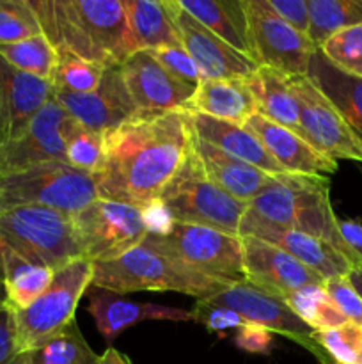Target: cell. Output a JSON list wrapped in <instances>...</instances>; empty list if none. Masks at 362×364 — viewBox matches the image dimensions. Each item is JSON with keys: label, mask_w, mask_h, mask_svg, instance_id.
<instances>
[{"label": "cell", "mask_w": 362, "mask_h": 364, "mask_svg": "<svg viewBox=\"0 0 362 364\" xmlns=\"http://www.w3.org/2000/svg\"><path fill=\"white\" fill-rule=\"evenodd\" d=\"M243 127L261 141V144L286 173L323 176L337 171L336 160L323 156L295 132L266 119L259 112L252 114Z\"/></svg>", "instance_id": "cell-20"}, {"label": "cell", "mask_w": 362, "mask_h": 364, "mask_svg": "<svg viewBox=\"0 0 362 364\" xmlns=\"http://www.w3.org/2000/svg\"><path fill=\"white\" fill-rule=\"evenodd\" d=\"M6 301V297H4V284H2V277H0V302Z\"/></svg>", "instance_id": "cell-51"}, {"label": "cell", "mask_w": 362, "mask_h": 364, "mask_svg": "<svg viewBox=\"0 0 362 364\" xmlns=\"http://www.w3.org/2000/svg\"><path fill=\"white\" fill-rule=\"evenodd\" d=\"M190 110L138 114L103 135L105 160L94 174L98 198L144 208L160 198L192 149Z\"/></svg>", "instance_id": "cell-1"}, {"label": "cell", "mask_w": 362, "mask_h": 364, "mask_svg": "<svg viewBox=\"0 0 362 364\" xmlns=\"http://www.w3.org/2000/svg\"><path fill=\"white\" fill-rule=\"evenodd\" d=\"M291 311L314 333L319 331L336 329V327L346 323V316L339 311L330 295L327 294L323 284H311V287L300 288L293 294L283 299Z\"/></svg>", "instance_id": "cell-33"}, {"label": "cell", "mask_w": 362, "mask_h": 364, "mask_svg": "<svg viewBox=\"0 0 362 364\" xmlns=\"http://www.w3.org/2000/svg\"><path fill=\"white\" fill-rule=\"evenodd\" d=\"M339 233L348 247L362 259V224L358 220H339Z\"/></svg>", "instance_id": "cell-47"}, {"label": "cell", "mask_w": 362, "mask_h": 364, "mask_svg": "<svg viewBox=\"0 0 362 364\" xmlns=\"http://www.w3.org/2000/svg\"><path fill=\"white\" fill-rule=\"evenodd\" d=\"M99 364H131V361L126 358V355L121 354L119 350L110 347L109 350L99 358Z\"/></svg>", "instance_id": "cell-49"}, {"label": "cell", "mask_w": 362, "mask_h": 364, "mask_svg": "<svg viewBox=\"0 0 362 364\" xmlns=\"http://www.w3.org/2000/svg\"><path fill=\"white\" fill-rule=\"evenodd\" d=\"M144 244L206 276L226 281L245 279L240 237L204 226L174 224L163 237L146 235Z\"/></svg>", "instance_id": "cell-9"}, {"label": "cell", "mask_w": 362, "mask_h": 364, "mask_svg": "<svg viewBox=\"0 0 362 364\" xmlns=\"http://www.w3.org/2000/svg\"><path fill=\"white\" fill-rule=\"evenodd\" d=\"M247 85L254 96L256 109L261 116L304 139V130L300 124V107H298V100L287 75L270 70V68H258L247 78Z\"/></svg>", "instance_id": "cell-27"}, {"label": "cell", "mask_w": 362, "mask_h": 364, "mask_svg": "<svg viewBox=\"0 0 362 364\" xmlns=\"http://www.w3.org/2000/svg\"><path fill=\"white\" fill-rule=\"evenodd\" d=\"M318 347L337 364H362V327L346 322L336 329L314 333Z\"/></svg>", "instance_id": "cell-38"}, {"label": "cell", "mask_w": 362, "mask_h": 364, "mask_svg": "<svg viewBox=\"0 0 362 364\" xmlns=\"http://www.w3.org/2000/svg\"><path fill=\"white\" fill-rule=\"evenodd\" d=\"M330 364H337V363H330Z\"/></svg>", "instance_id": "cell-52"}, {"label": "cell", "mask_w": 362, "mask_h": 364, "mask_svg": "<svg viewBox=\"0 0 362 364\" xmlns=\"http://www.w3.org/2000/svg\"><path fill=\"white\" fill-rule=\"evenodd\" d=\"M43 34L38 16L27 0H0V45Z\"/></svg>", "instance_id": "cell-39"}, {"label": "cell", "mask_w": 362, "mask_h": 364, "mask_svg": "<svg viewBox=\"0 0 362 364\" xmlns=\"http://www.w3.org/2000/svg\"><path fill=\"white\" fill-rule=\"evenodd\" d=\"M236 281L216 279L158 252L142 242L112 262L92 263L94 288L126 295L131 291H177L209 301Z\"/></svg>", "instance_id": "cell-4"}, {"label": "cell", "mask_w": 362, "mask_h": 364, "mask_svg": "<svg viewBox=\"0 0 362 364\" xmlns=\"http://www.w3.org/2000/svg\"><path fill=\"white\" fill-rule=\"evenodd\" d=\"M105 160L103 134L91 130L77 121L66 141V162L71 167L94 176Z\"/></svg>", "instance_id": "cell-36"}, {"label": "cell", "mask_w": 362, "mask_h": 364, "mask_svg": "<svg viewBox=\"0 0 362 364\" xmlns=\"http://www.w3.org/2000/svg\"><path fill=\"white\" fill-rule=\"evenodd\" d=\"M192 320L204 326L209 333H224L227 329H241L247 326V320L241 318L233 309L215 306L208 301H197L192 309Z\"/></svg>", "instance_id": "cell-41"}, {"label": "cell", "mask_w": 362, "mask_h": 364, "mask_svg": "<svg viewBox=\"0 0 362 364\" xmlns=\"http://www.w3.org/2000/svg\"><path fill=\"white\" fill-rule=\"evenodd\" d=\"M52 96L75 121L103 135L137 116V109L121 75V64L105 68L102 82L94 91L67 92L53 89Z\"/></svg>", "instance_id": "cell-16"}, {"label": "cell", "mask_w": 362, "mask_h": 364, "mask_svg": "<svg viewBox=\"0 0 362 364\" xmlns=\"http://www.w3.org/2000/svg\"><path fill=\"white\" fill-rule=\"evenodd\" d=\"M165 4L180 36L181 46L197 66L201 80H222V78L247 80L258 70L259 66L254 59L224 43L219 36L213 34L192 14H188L177 4V0H165Z\"/></svg>", "instance_id": "cell-15"}, {"label": "cell", "mask_w": 362, "mask_h": 364, "mask_svg": "<svg viewBox=\"0 0 362 364\" xmlns=\"http://www.w3.org/2000/svg\"><path fill=\"white\" fill-rule=\"evenodd\" d=\"M0 57L14 70L52 80L57 50L45 34H38L23 41L0 45Z\"/></svg>", "instance_id": "cell-34"}, {"label": "cell", "mask_w": 362, "mask_h": 364, "mask_svg": "<svg viewBox=\"0 0 362 364\" xmlns=\"http://www.w3.org/2000/svg\"><path fill=\"white\" fill-rule=\"evenodd\" d=\"M130 50H156L162 46H181L174 21L165 2L156 0H124Z\"/></svg>", "instance_id": "cell-28"}, {"label": "cell", "mask_w": 362, "mask_h": 364, "mask_svg": "<svg viewBox=\"0 0 362 364\" xmlns=\"http://www.w3.org/2000/svg\"><path fill=\"white\" fill-rule=\"evenodd\" d=\"M234 343L248 354H268L273 343V336L270 331L263 329V327L247 323L245 327L238 329Z\"/></svg>", "instance_id": "cell-45"}, {"label": "cell", "mask_w": 362, "mask_h": 364, "mask_svg": "<svg viewBox=\"0 0 362 364\" xmlns=\"http://www.w3.org/2000/svg\"><path fill=\"white\" fill-rule=\"evenodd\" d=\"M31 7L55 50L105 68L131 55L121 0H35Z\"/></svg>", "instance_id": "cell-2"}, {"label": "cell", "mask_w": 362, "mask_h": 364, "mask_svg": "<svg viewBox=\"0 0 362 364\" xmlns=\"http://www.w3.org/2000/svg\"><path fill=\"white\" fill-rule=\"evenodd\" d=\"M252 59L259 68L280 71L287 77L307 73L316 46L305 34L273 14L263 0H243Z\"/></svg>", "instance_id": "cell-11"}, {"label": "cell", "mask_w": 362, "mask_h": 364, "mask_svg": "<svg viewBox=\"0 0 362 364\" xmlns=\"http://www.w3.org/2000/svg\"><path fill=\"white\" fill-rule=\"evenodd\" d=\"M300 107L304 139L330 160H353L362 164V144L327 96L305 75L290 77Z\"/></svg>", "instance_id": "cell-13"}, {"label": "cell", "mask_w": 362, "mask_h": 364, "mask_svg": "<svg viewBox=\"0 0 362 364\" xmlns=\"http://www.w3.org/2000/svg\"><path fill=\"white\" fill-rule=\"evenodd\" d=\"M309 39L322 48L341 28L362 23V0H307Z\"/></svg>", "instance_id": "cell-31"}, {"label": "cell", "mask_w": 362, "mask_h": 364, "mask_svg": "<svg viewBox=\"0 0 362 364\" xmlns=\"http://www.w3.org/2000/svg\"><path fill=\"white\" fill-rule=\"evenodd\" d=\"M77 121L52 98L21 135L0 149V176L48 162H66V141Z\"/></svg>", "instance_id": "cell-14"}, {"label": "cell", "mask_w": 362, "mask_h": 364, "mask_svg": "<svg viewBox=\"0 0 362 364\" xmlns=\"http://www.w3.org/2000/svg\"><path fill=\"white\" fill-rule=\"evenodd\" d=\"M0 242L52 272L82 258L73 217L48 206L25 205L2 210Z\"/></svg>", "instance_id": "cell-5"}, {"label": "cell", "mask_w": 362, "mask_h": 364, "mask_svg": "<svg viewBox=\"0 0 362 364\" xmlns=\"http://www.w3.org/2000/svg\"><path fill=\"white\" fill-rule=\"evenodd\" d=\"M142 219H144L146 230L148 235H155V237H163V235L169 233L174 228V220L170 217L169 210L163 206V203L160 199H155L149 205H146L144 208H141Z\"/></svg>", "instance_id": "cell-46"}, {"label": "cell", "mask_w": 362, "mask_h": 364, "mask_svg": "<svg viewBox=\"0 0 362 364\" xmlns=\"http://www.w3.org/2000/svg\"><path fill=\"white\" fill-rule=\"evenodd\" d=\"M208 302L222 308L233 309L234 313L247 320L248 323L263 327L270 333L283 334L295 343L311 352L322 364H330L329 355L318 347L314 341V331L309 329L297 315L290 309V306L280 297L270 295L259 288L252 287L248 281L241 279L231 284L222 294L215 295Z\"/></svg>", "instance_id": "cell-12"}, {"label": "cell", "mask_w": 362, "mask_h": 364, "mask_svg": "<svg viewBox=\"0 0 362 364\" xmlns=\"http://www.w3.org/2000/svg\"><path fill=\"white\" fill-rule=\"evenodd\" d=\"M7 142V110H6V98H4V85L2 75H0V149Z\"/></svg>", "instance_id": "cell-48"}, {"label": "cell", "mask_w": 362, "mask_h": 364, "mask_svg": "<svg viewBox=\"0 0 362 364\" xmlns=\"http://www.w3.org/2000/svg\"><path fill=\"white\" fill-rule=\"evenodd\" d=\"M248 212L266 223L297 230L336 247L353 267L362 259L351 251L339 233V219L330 203L327 176L284 173L248 203Z\"/></svg>", "instance_id": "cell-3"}, {"label": "cell", "mask_w": 362, "mask_h": 364, "mask_svg": "<svg viewBox=\"0 0 362 364\" xmlns=\"http://www.w3.org/2000/svg\"><path fill=\"white\" fill-rule=\"evenodd\" d=\"M325 290L339 308V311L346 316L348 322H353L362 327V299L350 283L348 276L332 277L325 281Z\"/></svg>", "instance_id": "cell-42"}, {"label": "cell", "mask_w": 362, "mask_h": 364, "mask_svg": "<svg viewBox=\"0 0 362 364\" xmlns=\"http://www.w3.org/2000/svg\"><path fill=\"white\" fill-rule=\"evenodd\" d=\"M96 199L94 176L75 169L67 162L41 164L0 176V212L14 206L39 205L73 217Z\"/></svg>", "instance_id": "cell-7"}, {"label": "cell", "mask_w": 362, "mask_h": 364, "mask_svg": "<svg viewBox=\"0 0 362 364\" xmlns=\"http://www.w3.org/2000/svg\"><path fill=\"white\" fill-rule=\"evenodd\" d=\"M266 7L272 11L273 14L297 28L298 32L307 36L309 32V9L307 0H263ZM309 38V36H307Z\"/></svg>", "instance_id": "cell-44"}, {"label": "cell", "mask_w": 362, "mask_h": 364, "mask_svg": "<svg viewBox=\"0 0 362 364\" xmlns=\"http://www.w3.org/2000/svg\"><path fill=\"white\" fill-rule=\"evenodd\" d=\"M305 77L327 96L362 144V78L337 70L316 48Z\"/></svg>", "instance_id": "cell-26"}, {"label": "cell", "mask_w": 362, "mask_h": 364, "mask_svg": "<svg viewBox=\"0 0 362 364\" xmlns=\"http://www.w3.org/2000/svg\"><path fill=\"white\" fill-rule=\"evenodd\" d=\"M105 66L80 59L67 50H57V63L53 68V89L67 92H91L98 89Z\"/></svg>", "instance_id": "cell-35"}, {"label": "cell", "mask_w": 362, "mask_h": 364, "mask_svg": "<svg viewBox=\"0 0 362 364\" xmlns=\"http://www.w3.org/2000/svg\"><path fill=\"white\" fill-rule=\"evenodd\" d=\"M174 78H177L183 84L197 87L201 82L197 66L192 60V57L185 52L183 46H162L156 50H148Z\"/></svg>", "instance_id": "cell-40"}, {"label": "cell", "mask_w": 362, "mask_h": 364, "mask_svg": "<svg viewBox=\"0 0 362 364\" xmlns=\"http://www.w3.org/2000/svg\"><path fill=\"white\" fill-rule=\"evenodd\" d=\"M4 98L7 110V142L16 139L52 98V80L14 70L0 57ZM6 142V144H7ZM4 144V146H6Z\"/></svg>", "instance_id": "cell-24"}, {"label": "cell", "mask_w": 362, "mask_h": 364, "mask_svg": "<svg viewBox=\"0 0 362 364\" xmlns=\"http://www.w3.org/2000/svg\"><path fill=\"white\" fill-rule=\"evenodd\" d=\"M82 258L112 262L144 242L148 230L141 208L98 198L73 215Z\"/></svg>", "instance_id": "cell-10"}, {"label": "cell", "mask_w": 362, "mask_h": 364, "mask_svg": "<svg viewBox=\"0 0 362 364\" xmlns=\"http://www.w3.org/2000/svg\"><path fill=\"white\" fill-rule=\"evenodd\" d=\"M53 274L46 267L32 263L0 242V277L4 297L13 309H25L48 290Z\"/></svg>", "instance_id": "cell-30"}, {"label": "cell", "mask_w": 362, "mask_h": 364, "mask_svg": "<svg viewBox=\"0 0 362 364\" xmlns=\"http://www.w3.org/2000/svg\"><path fill=\"white\" fill-rule=\"evenodd\" d=\"M188 110L240 127L258 112L247 80L241 78L201 80L188 103Z\"/></svg>", "instance_id": "cell-25"}, {"label": "cell", "mask_w": 362, "mask_h": 364, "mask_svg": "<svg viewBox=\"0 0 362 364\" xmlns=\"http://www.w3.org/2000/svg\"><path fill=\"white\" fill-rule=\"evenodd\" d=\"M318 50L339 71L362 78V23L341 28Z\"/></svg>", "instance_id": "cell-37"}, {"label": "cell", "mask_w": 362, "mask_h": 364, "mask_svg": "<svg viewBox=\"0 0 362 364\" xmlns=\"http://www.w3.org/2000/svg\"><path fill=\"white\" fill-rule=\"evenodd\" d=\"M87 311L94 318L99 334L106 343H112L123 331L146 322V320H167V322H188L192 313L170 306L133 302L124 295L96 288L89 295Z\"/></svg>", "instance_id": "cell-21"}, {"label": "cell", "mask_w": 362, "mask_h": 364, "mask_svg": "<svg viewBox=\"0 0 362 364\" xmlns=\"http://www.w3.org/2000/svg\"><path fill=\"white\" fill-rule=\"evenodd\" d=\"M348 279H350V283L353 284V288L357 290V294L361 295L362 299V263H358L357 267L351 269V272L348 274Z\"/></svg>", "instance_id": "cell-50"}, {"label": "cell", "mask_w": 362, "mask_h": 364, "mask_svg": "<svg viewBox=\"0 0 362 364\" xmlns=\"http://www.w3.org/2000/svg\"><path fill=\"white\" fill-rule=\"evenodd\" d=\"M238 237H254L266 244L275 245L277 249L287 252L295 259L304 263L305 267L314 270L325 281L332 279V277L348 276L353 269V265L327 242L302 233V231L287 230V228L266 223L248 210L241 217Z\"/></svg>", "instance_id": "cell-18"}, {"label": "cell", "mask_w": 362, "mask_h": 364, "mask_svg": "<svg viewBox=\"0 0 362 364\" xmlns=\"http://www.w3.org/2000/svg\"><path fill=\"white\" fill-rule=\"evenodd\" d=\"M190 121L194 134L208 144L219 148L220 151L227 153L248 166L258 167L259 171L272 174V176L286 173L270 155L268 149L261 144V141L245 127L213 119V117L197 112L190 114Z\"/></svg>", "instance_id": "cell-23"}, {"label": "cell", "mask_w": 362, "mask_h": 364, "mask_svg": "<svg viewBox=\"0 0 362 364\" xmlns=\"http://www.w3.org/2000/svg\"><path fill=\"white\" fill-rule=\"evenodd\" d=\"M192 148H194L195 156L201 162L206 176L238 201L248 205L256 196L261 194L272 183V174L263 173L258 167L248 166V164L220 151L219 148L204 142L195 134L192 137Z\"/></svg>", "instance_id": "cell-22"}, {"label": "cell", "mask_w": 362, "mask_h": 364, "mask_svg": "<svg viewBox=\"0 0 362 364\" xmlns=\"http://www.w3.org/2000/svg\"><path fill=\"white\" fill-rule=\"evenodd\" d=\"M96 352L89 347L77 322H71L59 334L31 352H25V364H99Z\"/></svg>", "instance_id": "cell-32"}, {"label": "cell", "mask_w": 362, "mask_h": 364, "mask_svg": "<svg viewBox=\"0 0 362 364\" xmlns=\"http://www.w3.org/2000/svg\"><path fill=\"white\" fill-rule=\"evenodd\" d=\"M177 4L224 43L252 59L243 0H177Z\"/></svg>", "instance_id": "cell-29"}, {"label": "cell", "mask_w": 362, "mask_h": 364, "mask_svg": "<svg viewBox=\"0 0 362 364\" xmlns=\"http://www.w3.org/2000/svg\"><path fill=\"white\" fill-rule=\"evenodd\" d=\"M124 85L138 114L188 110L195 87L174 78L148 50L133 52L121 64Z\"/></svg>", "instance_id": "cell-17"}, {"label": "cell", "mask_w": 362, "mask_h": 364, "mask_svg": "<svg viewBox=\"0 0 362 364\" xmlns=\"http://www.w3.org/2000/svg\"><path fill=\"white\" fill-rule=\"evenodd\" d=\"M91 281L92 263L75 259L53 274L48 290L28 308L14 309L20 354L34 350L75 322V309Z\"/></svg>", "instance_id": "cell-8"}, {"label": "cell", "mask_w": 362, "mask_h": 364, "mask_svg": "<svg viewBox=\"0 0 362 364\" xmlns=\"http://www.w3.org/2000/svg\"><path fill=\"white\" fill-rule=\"evenodd\" d=\"M0 364H25L18 348L16 313L6 301L0 302Z\"/></svg>", "instance_id": "cell-43"}, {"label": "cell", "mask_w": 362, "mask_h": 364, "mask_svg": "<svg viewBox=\"0 0 362 364\" xmlns=\"http://www.w3.org/2000/svg\"><path fill=\"white\" fill-rule=\"evenodd\" d=\"M158 199L176 224L212 228L233 237H238L241 217L248 206L206 176L194 148Z\"/></svg>", "instance_id": "cell-6"}, {"label": "cell", "mask_w": 362, "mask_h": 364, "mask_svg": "<svg viewBox=\"0 0 362 364\" xmlns=\"http://www.w3.org/2000/svg\"><path fill=\"white\" fill-rule=\"evenodd\" d=\"M243 251L245 281L270 295L284 299L286 295L311 287L325 284L319 274L305 267L293 256L280 251L275 245L254 237H240Z\"/></svg>", "instance_id": "cell-19"}]
</instances>
